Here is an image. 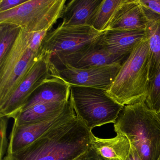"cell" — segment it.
<instances>
[{
    "label": "cell",
    "instance_id": "cell-2",
    "mask_svg": "<svg viewBox=\"0 0 160 160\" xmlns=\"http://www.w3.org/2000/svg\"><path fill=\"white\" fill-rule=\"evenodd\" d=\"M142 160H160V117L145 102L124 106L114 123Z\"/></svg>",
    "mask_w": 160,
    "mask_h": 160
},
{
    "label": "cell",
    "instance_id": "cell-19",
    "mask_svg": "<svg viewBox=\"0 0 160 160\" xmlns=\"http://www.w3.org/2000/svg\"><path fill=\"white\" fill-rule=\"evenodd\" d=\"M124 1L102 0L92 19L90 26L99 32H105Z\"/></svg>",
    "mask_w": 160,
    "mask_h": 160
},
{
    "label": "cell",
    "instance_id": "cell-20",
    "mask_svg": "<svg viewBox=\"0 0 160 160\" xmlns=\"http://www.w3.org/2000/svg\"><path fill=\"white\" fill-rule=\"evenodd\" d=\"M21 28L10 23H0V62L6 58L12 47Z\"/></svg>",
    "mask_w": 160,
    "mask_h": 160
},
{
    "label": "cell",
    "instance_id": "cell-27",
    "mask_svg": "<svg viewBox=\"0 0 160 160\" xmlns=\"http://www.w3.org/2000/svg\"><path fill=\"white\" fill-rule=\"evenodd\" d=\"M159 116H160V115H159Z\"/></svg>",
    "mask_w": 160,
    "mask_h": 160
},
{
    "label": "cell",
    "instance_id": "cell-18",
    "mask_svg": "<svg viewBox=\"0 0 160 160\" xmlns=\"http://www.w3.org/2000/svg\"><path fill=\"white\" fill-rule=\"evenodd\" d=\"M69 101L35 105L18 112L13 118L14 120L13 124L17 126H24L49 118L61 112L65 108Z\"/></svg>",
    "mask_w": 160,
    "mask_h": 160
},
{
    "label": "cell",
    "instance_id": "cell-5",
    "mask_svg": "<svg viewBox=\"0 0 160 160\" xmlns=\"http://www.w3.org/2000/svg\"><path fill=\"white\" fill-rule=\"evenodd\" d=\"M70 86V98L76 116L88 128L92 130L116 122L124 106L112 99L106 90Z\"/></svg>",
    "mask_w": 160,
    "mask_h": 160
},
{
    "label": "cell",
    "instance_id": "cell-7",
    "mask_svg": "<svg viewBox=\"0 0 160 160\" xmlns=\"http://www.w3.org/2000/svg\"><path fill=\"white\" fill-rule=\"evenodd\" d=\"M122 64L115 63L77 69L50 60L49 70L50 77L60 78L70 86L91 87L108 90L118 74Z\"/></svg>",
    "mask_w": 160,
    "mask_h": 160
},
{
    "label": "cell",
    "instance_id": "cell-14",
    "mask_svg": "<svg viewBox=\"0 0 160 160\" xmlns=\"http://www.w3.org/2000/svg\"><path fill=\"white\" fill-rule=\"evenodd\" d=\"M147 38L146 30L106 31L100 38L102 44L113 55L128 57L136 47Z\"/></svg>",
    "mask_w": 160,
    "mask_h": 160
},
{
    "label": "cell",
    "instance_id": "cell-3",
    "mask_svg": "<svg viewBox=\"0 0 160 160\" xmlns=\"http://www.w3.org/2000/svg\"><path fill=\"white\" fill-rule=\"evenodd\" d=\"M149 46L141 41L122 62L109 88V96L125 106L146 101L149 87Z\"/></svg>",
    "mask_w": 160,
    "mask_h": 160
},
{
    "label": "cell",
    "instance_id": "cell-17",
    "mask_svg": "<svg viewBox=\"0 0 160 160\" xmlns=\"http://www.w3.org/2000/svg\"><path fill=\"white\" fill-rule=\"evenodd\" d=\"M143 8L147 20L146 32L149 46L150 81L160 72V15L144 6Z\"/></svg>",
    "mask_w": 160,
    "mask_h": 160
},
{
    "label": "cell",
    "instance_id": "cell-16",
    "mask_svg": "<svg viewBox=\"0 0 160 160\" xmlns=\"http://www.w3.org/2000/svg\"><path fill=\"white\" fill-rule=\"evenodd\" d=\"M102 0H72L65 4L62 18L63 27L90 26Z\"/></svg>",
    "mask_w": 160,
    "mask_h": 160
},
{
    "label": "cell",
    "instance_id": "cell-21",
    "mask_svg": "<svg viewBox=\"0 0 160 160\" xmlns=\"http://www.w3.org/2000/svg\"><path fill=\"white\" fill-rule=\"evenodd\" d=\"M150 108L160 114V72L150 81L148 92L146 101Z\"/></svg>",
    "mask_w": 160,
    "mask_h": 160
},
{
    "label": "cell",
    "instance_id": "cell-13",
    "mask_svg": "<svg viewBox=\"0 0 160 160\" xmlns=\"http://www.w3.org/2000/svg\"><path fill=\"white\" fill-rule=\"evenodd\" d=\"M70 96L71 86L69 84L60 78L50 77L29 97L19 112L38 104L67 102Z\"/></svg>",
    "mask_w": 160,
    "mask_h": 160
},
{
    "label": "cell",
    "instance_id": "cell-15",
    "mask_svg": "<svg viewBox=\"0 0 160 160\" xmlns=\"http://www.w3.org/2000/svg\"><path fill=\"white\" fill-rule=\"evenodd\" d=\"M91 146L102 160H128L131 144L120 133L111 138H100L92 135Z\"/></svg>",
    "mask_w": 160,
    "mask_h": 160
},
{
    "label": "cell",
    "instance_id": "cell-6",
    "mask_svg": "<svg viewBox=\"0 0 160 160\" xmlns=\"http://www.w3.org/2000/svg\"><path fill=\"white\" fill-rule=\"evenodd\" d=\"M65 0H27L18 7L0 12V23H10L29 32L48 31L62 18Z\"/></svg>",
    "mask_w": 160,
    "mask_h": 160
},
{
    "label": "cell",
    "instance_id": "cell-22",
    "mask_svg": "<svg viewBox=\"0 0 160 160\" xmlns=\"http://www.w3.org/2000/svg\"><path fill=\"white\" fill-rule=\"evenodd\" d=\"M9 118L6 117H0V131H1V147H0V160H3L6 152L8 150V140H7V129L8 127V120Z\"/></svg>",
    "mask_w": 160,
    "mask_h": 160
},
{
    "label": "cell",
    "instance_id": "cell-8",
    "mask_svg": "<svg viewBox=\"0 0 160 160\" xmlns=\"http://www.w3.org/2000/svg\"><path fill=\"white\" fill-rule=\"evenodd\" d=\"M102 33L88 25L63 27L60 25L48 32L43 41L42 48L50 56L68 54L96 42Z\"/></svg>",
    "mask_w": 160,
    "mask_h": 160
},
{
    "label": "cell",
    "instance_id": "cell-23",
    "mask_svg": "<svg viewBox=\"0 0 160 160\" xmlns=\"http://www.w3.org/2000/svg\"><path fill=\"white\" fill-rule=\"evenodd\" d=\"M27 1V0H0V12L12 10Z\"/></svg>",
    "mask_w": 160,
    "mask_h": 160
},
{
    "label": "cell",
    "instance_id": "cell-25",
    "mask_svg": "<svg viewBox=\"0 0 160 160\" xmlns=\"http://www.w3.org/2000/svg\"><path fill=\"white\" fill-rule=\"evenodd\" d=\"M144 7L160 15V0H139Z\"/></svg>",
    "mask_w": 160,
    "mask_h": 160
},
{
    "label": "cell",
    "instance_id": "cell-24",
    "mask_svg": "<svg viewBox=\"0 0 160 160\" xmlns=\"http://www.w3.org/2000/svg\"><path fill=\"white\" fill-rule=\"evenodd\" d=\"M73 160H102L91 146L84 153Z\"/></svg>",
    "mask_w": 160,
    "mask_h": 160
},
{
    "label": "cell",
    "instance_id": "cell-10",
    "mask_svg": "<svg viewBox=\"0 0 160 160\" xmlns=\"http://www.w3.org/2000/svg\"><path fill=\"white\" fill-rule=\"evenodd\" d=\"M76 116L70 98L65 108L56 116L29 125L17 126L13 124L7 153L11 154L22 149L53 127L70 120Z\"/></svg>",
    "mask_w": 160,
    "mask_h": 160
},
{
    "label": "cell",
    "instance_id": "cell-1",
    "mask_svg": "<svg viewBox=\"0 0 160 160\" xmlns=\"http://www.w3.org/2000/svg\"><path fill=\"white\" fill-rule=\"evenodd\" d=\"M92 135L76 116L22 149L7 153L2 160H73L90 148Z\"/></svg>",
    "mask_w": 160,
    "mask_h": 160
},
{
    "label": "cell",
    "instance_id": "cell-9",
    "mask_svg": "<svg viewBox=\"0 0 160 160\" xmlns=\"http://www.w3.org/2000/svg\"><path fill=\"white\" fill-rule=\"evenodd\" d=\"M50 55L45 53L9 98L0 105V117L13 118L21 110L30 96L50 77Z\"/></svg>",
    "mask_w": 160,
    "mask_h": 160
},
{
    "label": "cell",
    "instance_id": "cell-11",
    "mask_svg": "<svg viewBox=\"0 0 160 160\" xmlns=\"http://www.w3.org/2000/svg\"><path fill=\"white\" fill-rule=\"evenodd\" d=\"M100 38L74 52L52 55L50 56V60L64 63L77 69L122 63L127 57H120L110 53L102 44Z\"/></svg>",
    "mask_w": 160,
    "mask_h": 160
},
{
    "label": "cell",
    "instance_id": "cell-12",
    "mask_svg": "<svg viewBox=\"0 0 160 160\" xmlns=\"http://www.w3.org/2000/svg\"><path fill=\"white\" fill-rule=\"evenodd\" d=\"M147 24L144 8L139 0H125L106 31L146 30Z\"/></svg>",
    "mask_w": 160,
    "mask_h": 160
},
{
    "label": "cell",
    "instance_id": "cell-4",
    "mask_svg": "<svg viewBox=\"0 0 160 160\" xmlns=\"http://www.w3.org/2000/svg\"><path fill=\"white\" fill-rule=\"evenodd\" d=\"M45 54L42 49L36 51L32 48L30 33L21 29L6 58L0 62V105L9 98Z\"/></svg>",
    "mask_w": 160,
    "mask_h": 160
},
{
    "label": "cell",
    "instance_id": "cell-26",
    "mask_svg": "<svg viewBox=\"0 0 160 160\" xmlns=\"http://www.w3.org/2000/svg\"><path fill=\"white\" fill-rule=\"evenodd\" d=\"M128 160H142L138 155L137 151L131 144V150Z\"/></svg>",
    "mask_w": 160,
    "mask_h": 160
}]
</instances>
